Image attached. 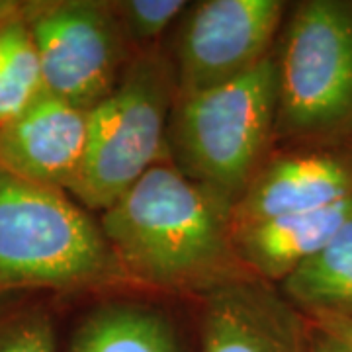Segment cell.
Wrapping results in <instances>:
<instances>
[{
  "instance_id": "1",
  "label": "cell",
  "mask_w": 352,
  "mask_h": 352,
  "mask_svg": "<svg viewBox=\"0 0 352 352\" xmlns=\"http://www.w3.org/2000/svg\"><path fill=\"white\" fill-rule=\"evenodd\" d=\"M100 227L133 284L208 296L251 276L241 263L231 206L168 159L100 214Z\"/></svg>"
},
{
  "instance_id": "2",
  "label": "cell",
  "mask_w": 352,
  "mask_h": 352,
  "mask_svg": "<svg viewBox=\"0 0 352 352\" xmlns=\"http://www.w3.org/2000/svg\"><path fill=\"white\" fill-rule=\"evenodd\" d=\"M133 284L100 221L65 190L0 170V296L61 294Z\"/></svg>"
},
{
  "instance_id": "3",
  "label": "cell",
  "mask_w": 352,
  "mask_h": 352,
  "mask_svg": "<svg viewBox=\"0 0 352 352\" xmlns=\"http://www.w3.org/2000/svg\"><path fill=\"white\" fill-rule=\"evenodd\" d=\"M274 51L247 75L204 92L176 96L168 161L231 208L276 145Z\"/></svg>"
},
{
  "instance_id": "4",
  "label": "cell",
  "mask_w": 352,
  "mask_h": 352,
  "mask_svg": "<svg viewBox=\"0 0 352 352\" xmlns=\"http://www.w3.org/2000/svg\"><path fill=\"white\" fill-rule=\"evenodd\" d=\"M276 129L288 147L352 139V0L289 4L274 45Z\"/></svg>"
},
{
  "instance_id": "5",
  "label": "cell",
  "mask_w": 352,
  "mask_h": 352,
  "mask_svg": "<svg viewBox=\"0 0 352 352\" xmlns=\"http://www.w3.org/2000/svg\"><path fill=\"white\" fill-rule=\"evenodd\" d=\"M170 55L138 53L113 92L88 112L85 159L69 194L88 212H104L145 173L168 159L166 131L176 102Z\"/></svg>"
},
{
  "instance_id": "6",
  "label": "cell",
  "mask_w": 352,
  "mask_h": 352,
  "mask_svg": "<svg viewBox=\"0 0 352 352\" xmlns=\"http://www.w3.org/2000/svg\"><path fill=\"white\" fill-rule=\"evenodd\" d=\"M47 92L90 112L135 57L108 0L24 2Z\"/></svg>"
},
{
  "instance_id": "7",
  "label": "cell",
  "mask_w": 352,
  "mask_h": 352,
  "mask_svg": "<svg viewBox=\"0 0 352 352\" xmlns=\"http://www.w3.org/2000/svg\"><path fill=\"white\" fill-rule=\"evenodd\" d=\"M288 6L282 0H201L186 8L170 55L176 96L227 85L263 63Z\"/></svg>"
},
{
  "instance_id": "8",
  "label": "cell",
  "mask_w": 352,
  "mask_h": 352,
  "mask_svg": "<svg viewBox=\"0 0 352 352\" xmlns=\"http://www.w3.org/2000/svg\"><path fill=\"white\" fill-rule=\"evenodd\" d=\"M352 198V139L272 153L231 208V227L314 212Z\"/></svg>"
},
{
  "instance_id": "9",
  "label": "cell",
  "mask_w": 352,
  "mask_h": 352,
  "mask_svg": "<svg viewBox=\"0 0 352 352\" xmlns=\"http://www.w3.org/2000/svg\"><path fill=\"white\" fill-rule=\"evenodd\" d=\"M311 333L307 317L258 278L204 296L200 352H307Z\"/></svg>"
},
{
  "instance_id": "10",
  "label": "cell",
  "mask_w": 352,
  "mask_h": 352,
  "mask_svg": "<svg viewBox=\"0 0 352 352\" xmlns=\"http://www.w3.org/2000/svg\"><path fill=\"white\" fill-rule=\"evenodd\" d=\"M88 112L43 90L0 126V170L69 192L85 159Z\"/></svg>"
},
{
  "instance_id": "11",
  "label": "cell",
  "mask_w": 352,
  "mask_h": 352,
  "mask_svg": "<svg viewBox=\"0 0 352 352\" xmlns=\"http://www.w3.org/2000/svg\"><path fill=\"white\" fill-rule=\"evenodd\" d=\"M351 217L352 198L233 229V243L251 276L274 286L323 251Z\"/></svg>"
},
{
  "instance_id": "12",
  "label": "cell",
  "mask_w": 352,
  "mask_h": 352,
  "mask_svg": "<svg viewBox=\"0 0 352 352\" xmlns=\"http://www.w3.org/2000/svg\"><path fill=\"white\" fill-rule=\"evenodd\" d=\"M69 352H180L170 317L151 303L110 300L80 321Z\"/></svg>"
},
{
  "instance_id": "13",
  "label": "cell",
  "mask_w": 352,
  "mask_h": 352,
  "mask_svg": "<svg viewBox=\"0 0 352 352\" xmlns=\"http://www.w3.org/2000/svg\"><path fill=\"white\" fill-rule=\"evenodd\" d=\"M282 296L302 314H335L352 319V217L337 237L289 274Z\"/></svg>"
},
{
  "instance_id": "14",
  "label": "cell",
  "mask_w": 352,
  "mask_h": 352,
  "mask_svg": "<svg viewBox=\"0 0 352 352\" xmlns=\"http://www.w3.org/2000/svg\"><path fill=\"white\" fill-rule=\"evenodd\" d=\"M43 90L36 43L20 6L18 12L0 20V126L30 106Z\"/></svg>"
},
{
  "instance_id": "15",
  "label": "cell",
  "mask_w": 352,
  "mask_h": 352,
  "mask_svg": "<svg viewBox=\"0 0 352 352\" xmlns=\"http://www.w3.org/2000/svg\"><path fill=\"white\" fill-rule=\"evenodd\" d=\"M113 14L129 47L138 55L153 50L166 30L182 18L188 2L184 0H110Z\"/></svg>"
},
{
  "instance_id": "16",
  "label": "cell",
  "mask_w": 352,
  "mask_h": 352,
  "mask_svg": "<svg viewBox=\"0 0 352 352\" xmlns=\"http://www.w3.org/2000/svg\"><path fill=\"white\" fill-rule=\"evenodd\" d=\"M0 352H57L50 311L0 296Z\"/></svg>"
},
{
  "instance_id": "17",
  "label": "cell",
  "mask_w": 352,
  "mask_h": 352,
  "mask_svg": "<svg viewBox=\"0 0 352 352\" xmlns=\"http://www.w3.org/2000/svg\"><path fill=\"white\" fill-rule=\"evenodd\" d=\"M307 317V321L311 323L319 333L327 335L329 339H333L344 352H352V319L351 317H342L335 314H323V311H315V314H303Z\"/></svg>"
},
{
  "instance_id": "18",
  "label": "cell",
  "mask_w": 352,
  "mask_h": 352,
  "mask_svg": "<svg viewBox=\"0 0 352 352\" xmlns=\"http://www.w3.org/2000/svg\"><path fill=\"white\" fill-rule=\"evenodd\" d=\"M311 331L314 333H311V342H309V351L307 352H344L335 340L329 339L327 335L319 333L315 327H311Z\"/></svg>"
},
{
  "instance_id": "19",
  "label": "cell",
  "mask_w": 352,
  "mask_h": 352,
  "mask_svg": "<svg viewBox=\"0 0 352 352\" xmlns=\"http://www.w3.org/2000/svg\"><path fill=\"white\" fill-rule=\"evenodd\" d=\"M22 6V2H14V0H0V20L12 16L14 12H18Z\"/></svg>"
}]
</instances>
